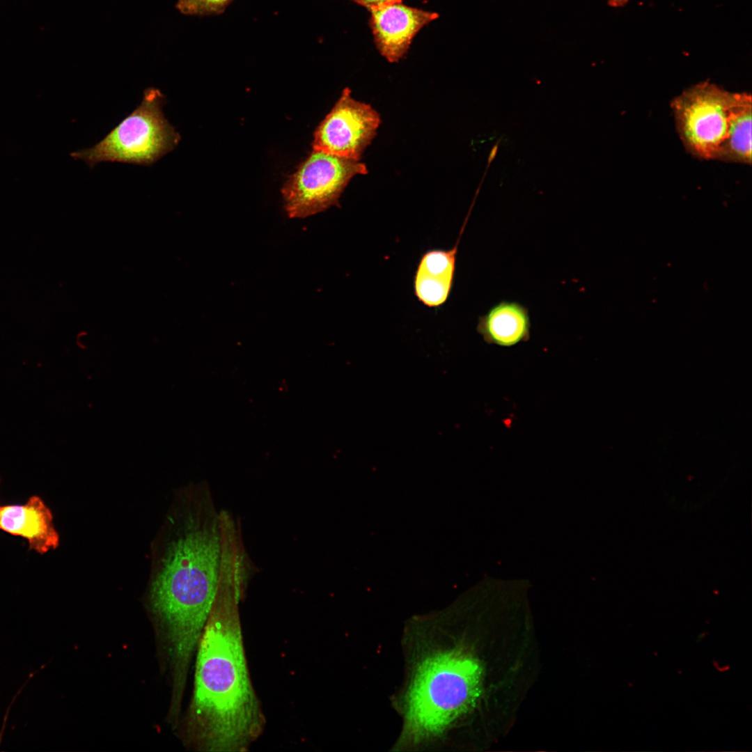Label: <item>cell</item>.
I'll list each match as a JSON object with an SVG mask.
<instances>
[{"instance_id": "1", "label": "cell", "mask_w": 752, "mask_h": 752, "mask_svg": "<svg viewBox=\"0 0 752 752\" xmlns=\"http://www.w3.org/2000/svg\"><path fill=\"white\" fill-rule=\"evenodd\" d=\"M219 512L206 485L178 490L152 546L148 602L162 625L178 684L186 682L217 590Z\"/></svg>"}, {"instance_id": "2", "label": "cell", "mask_w": 752, "mask_h": 752, "mask_svg": "<svg viewBox=\"0 0 752 752\" xmlns=\"http://www.w3.org/2000/svg\"><path fill=\"white\" fill-rule=\"evenodd\" d=\"M249 568L240 551L222 552L215 598L196 648L189 733L201 751H246L265 728V717L248 669L240 614Z\"/></svg>"}, {"instance_id": "3", "label": "cell", "mask_w": 752, "mask_h": 752, "mask_svg": "<svg viewBox=\"0 0 752 752\" xmlns=\"http://www.w3.org/2000/svg\"><path fill=\"white\" fill-rule=\"evenodd\" d=\"M482 667L461 650L432 653L418 664L405 701V730L414 740L441 733L473 707L481 692Z\"/></svg>"}, {"instance_id": "4", "label": "cell", "mask_w": 752, "mask_h": 752, "mask_svg": "<svg viewBox=\"0 0 752 752\" xmlns=\"http://www.w3.org/2000/svg\"><path fill=\"white\" fill-rule=\"evenodd\" d=\"M158 88L143 91L139 105L93 146L71 153L91 168L104 162L149 166L173 150L181 136L162 111Z\"/></svg>"}, {"instance_id": "5", "label": "cell", "mask_w": 752, "mask_h": 752, "mask_svg": "<svg viewBox=\"0 0 752 752\" xmlns=\"http://www.w3.org/2000/svg\"><path fill=\"white\" fill-rule=\"evenodd\" d=\"M743 93H730L704 81L672 101L680 137L690 153L703 159H716Z\"/></svg>"}, {"instance_id": "6", "label": "cell", "mask_w": 752, "mask_h": 752, "mask_svg": "<svg viewBox=\"0 0 752 752\" xmlns=\"http://www.w3.org/2000/svg\"><path fill=\"white\" fill-rule=\"evenodd\" d=\"M367 173L359 160L313 150L281 189L288 216L305 218L338 206L350 180Z\"/></svg>"}, {"instance_id": "7", "label": "cell", "mask_w": 752, "mask_h": 752, "mask_svg": "<svg viewBox=\"0 0 752 752\" xmlns=\"http://www.w3.org/2000/svg\"><path fill=\"white\" fill-rule=\"evenodd\" d=\"M380 122L379 114L370 105L354 100L345 88L314 132L313 150L360 160Z\"/></svg>"}, {"instance_id": "8", "label": "cell", "mask_w": 752, "mask_h": 752, "mask_svg": "<svg viewBox=\"0 0 752 752\" xmlns=\"http://www.w3.org/2000/svg\"><path fill=\"white\" fill-rule=\"evenodd\" d=\"M369 11V25L375 45L381 55L391 63L402 58L418 32L439 17L436 13L407 6L402 0Z\"/></svg>"}, {"instance_id": "9", "label": "cell", "mask_w": 752, "mask_h": 752, "mask_svg": "<svg viewBox=\"0 0 752 752\" xmlns=\"http://www.w3.org/2000/svg\"><path fill=\"white\" fill-rule=\"evenodd\" d=\"M0 530L24 538L29 549L40 555L55 550L60 543L52 512L37 495L22 504L0 506Z\"/></svg>"}, {"instance_id": "10", "label": "cell", "mask_w": 752, "mask_h": 752, "mask_svg": "<svg viewBox=\"0 0 752 752\" xmlns=\"http://www.w3.org/2000/svg\"><path fill=\"white\" fill-rule=\"evenodd\" d=\"M528 309L517 302L501 301L480 316L478 332L489 344L511 347L530 338Z\"/></svg>"}, {"instance_id": "11", "label": "cell", "mask_w": 752, "mask_h": 752, "mask_svg": "<svg viewBox=\"0 0 752 752\" xmlns=\"http://www.w3.org/2000/svg\"><path fill=\"white\" fill-rule=\"evenodd\" d=\"M751 97L743 93L731 117L728 134L716 159L751 164Z\"/></svg>"}, {"instance_id": "12", "label": "cell", "mask_w": 752, "mask_h": 752, "mask_svg": "<svg viewBox=\"0 0 752 752\" xmlns=\"http://www.w3.org/2000/svg\"><path fill=\"white\" fill-rule=\"evenodd\" d=\"M466 224L465 221L457 242L452 249L428 251L422 256L416 271L426 273L436 278L453 279L458 244Z\"/></svg>"}, {"instance_id": "13", "label": "cell", "mask_w": 752, "mask_h": 752, "mask_svg": "<svg viewBox=\"0 0 752 752\" xmlns=\"http://www.w3.org/2000/svg\"><path fill=\"white\" fill-rule=\"evenodd\" d=\"M453 280L435 278L424 272L416 271L414 292L418 299L429 307H437L448 299Z\"/></svg>"}, {"instance_id": "14", "label": "cell", "mask_w": 752, "mask_h": 752, "mask_svg": "<svg viewBox=\"0 0 752 752\" xmlns=\"http://www.w3.org/2000/svg\"><path fill=\"white\" fill-rule=\"evenodd\" d=\"M234 0H178L175 8L182 15L210 16L219 15Z\"/></svg>"}, {"instance_id": "15", "label": "cell", "mask_w": 752, "mask_h": 752, "mask_svg": "<svg viewBox=\"0 0 752 752\" xmlns=\"http://www.w3.org/2000/svg\"><path fill=\"white\" fill-rule=\"evenodd\" d=\"M350 1H353L354 3H356L361 6H363V7L366 8L368 10H371L373 8L379 7L380 6H382V5L389 3L394 2V1H401V0H350Z\"/></svg>"}, {"instance_id": "16", "label": "cell", "mask_w": 752, "mask_h": 752, "mask_svg": "<svg viewBox=\"0 0 752 752\" xmlns=\"http://www.w3.org/2000/svg\"><path fill=\"white\" fill-rule=\"evenodd\" d=\"M609 5L618 8L625 6L629 0H606Z\"/></svg>"}, {"instance_id": "17", "label": "cell", "mask_w": 752, "mask_h": 752, "mask_svg": "<svg viewBox=\"0 0 752 752\" xmlns=\"http://www.w3.org/2000/svg\"><path fill=\"white\" fill-rule=\"evenodd\" d=\"M0 482H1V479H0Z\"/></svg>"}]
</instances>
